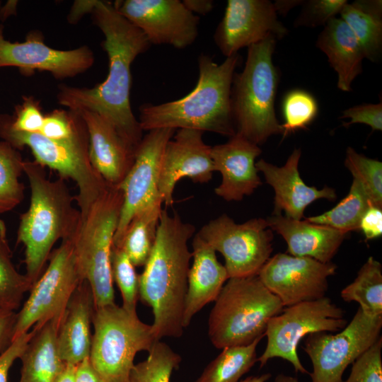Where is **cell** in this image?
<instances>
[{"label": "cell", "instance_id": "obj_49", "mask_svg": "<svg viewBox=\"0 0 382 382\" xmlns=\"http://www.w3.org/2000/svg\"><path fill=\"white\" fill-rule=\"evenodd\" d=\"M95 1H77L74 3V7L69 13V21H76L78 18L81 16L84 12L92 11Z\"/></svg>", "mask_w": 382, "mask_h": 382}, {"label": "cell", "instance_id": "obj_33", "mask_svg": "<svg viewBox=\"0 0 382 382\" xmlns=\"http://www.w3.org/2000/svg\"><path fill=\"white\" fill-rule=\"evenodd\" d=\"M11 258L6 227L4 221L0 219V308L16 311L33 283L26 274L16 270Z\"/></svg>", "mask_w": 382, "mask_h": 382}, {"label": "cell", "instance_id": "obj_23", "mask_svg": "<svg viewBox=\"0 0 382 382\" xmlns=\"http://www.w3.org/2000/svg\"><path fill=\"white\" fill-rule=\"evenodd\" d=\"M192 245L193 262L187 276L183 316L184 328L202 308L215 301L229 279L225 266L216 257V251L197 234L193 238Z\"/></svg>", "mask_w": 382, "mask_h": 382}, {"label": "cell", "instance_id": "obj_19", "mask_svg": "<svg viewBox=\"0 0 382 382\" xmlns=\"http://www.w3.org/2000/svg\"><path fill=\"white\" fill-rule=\"evenodd\" d=\"M94 61L88 46L59 50L46 45L37 34L30 33L23 42H11L0 34V67L16 66L25 73L45 71L61 79L84 72Z\"/></svg>", "mask_w": 382, "mask_h": 382}, {"label": "cell", "instance_id": "obj_31", "mask_svg": "<svg viewBox=\"0 0 382 382\" xmlns=\"http://www.w3.org/2000/svg\"><path fill=\"white\" fill-rule=\"evenodd\" d=\"M347 302L355 301L370 316H382V266L369 257L359 270L354 280L340 292Z\"/></svg>", "mask_w": 382, "mask_h": 382}, {"label": "cell", "instance_id": "obj_32", "mask_svg": "<svg viewBox=\"0 0 382 382\" xmlns=\"http://www.w3.org/2000/svg\"><path fill=\"white\" fill-rule=\"evenodd\" d=\"M371 204L362 187L354 179L349 193L336 206L321 214L308 217L306 220L347 233L359 229L360 220Z\"/></svg>", "mask_w": 382, "mask_h": 382}, {"label": "cell", "instance_id": "obj_53", "mask_svg": "<svg viewBox=\"0 0 382 382\" xmlns=\"http://www.w3.org/2000/svg\"><path fill=\"white\" fill-rule=\"evenodd\" d=\"M273 382H300L296 378L283 374L277 375Z\"/></svg>", "mask_w": 382, "mask_h": 382}, {"label": "cell", "instance_id": "obj_11", "mask_svg": "<svg viewBox=\"0 0 382 382\" xmlns=\"http://www.w3.org/2000/svg\"><path fill=\"white\" fill-rule=\"evenodd\" d=\"M347 324L343 309L326 296L288 306L268 321L267 345L257 361L262 368L270 359L279 357L290 362L296 372L308 374L296 351L301 339L316 332H339Z\"/></svg>", "mask_w": 382, "mask_h": 382}, {"label": "cell", "instance_id": "obj_48", "mask_svg": "<svg viewBox=\"0 0 382 382\" xmlns=\"http://www.w3.org/2000/svg\"><path fill=\"white\" fill-rule=\"evenodd\" d=\"M185 6L193 14L206 15L214 8V1L212 0H183Z\"/></svg>", "mask_w": 382, "mask_h": 382}, {"label": "cell", "instance_id": "obj_25", "mask_svg": "<svg viewBox=\"0 0 382 382\" xmlns=\"http://www.w3.org/2000/svg\"><path fill=\"white\" fill-rule=\"evenodd\" d=\"M95 303L91 287L83 282L73 294L57 332V344L64 363L78 364L89 357L91 324Z\"/></svg>", "mask_w": 382, "mask_h": 382}, {"label": "cell", "instance_id": "obj_20", "mask_svg": "<svg viewBox=\"0 0 382 382\" xmlns=\"http://www.w3.org/2000/svg\"><path fill=\"white\" fill-rule=\"evenodd\" d=\"M261 152L258 145L238 133L227 142L212 146L214 171L222 178L215 194L228 202L241 201L251 195L262 184L255 166Z\"/></svg>", "mask_w": 382, "mask_h": 382}, {"label": "cell", "instance_id": "obj_29", "mask_svg": "<svg viewBox=\"0 0 382 382\" xmlns=\"http://www.w3.org/2000/svg\"><path fill=\"white\" fill-rule=\"evenodd\" d=\"M162 202H156L139 212L129 222L121 241V248L134 267L146 263L155 243L162 211Z\"/></svg>", "mask_w": 382, "mask_h": 382}, {"label": "cell", "instance_id": "obj_18", "mask_svg": "<svg viewBox=\"0 0 382 382\" xmlns=\"http://www.w3.org/2000/svg\"><path fill=\"white\" fill-rule=\"evenodd\" d=\"M204 132L180 129L166 144L162 156L158 192L166 207L174 203L176 183L187 177L194 183L209 182L214 171L212 146L203 139Z\"/></svg>", "mask_w": 382, "mask_h": 382}, {"label": "cell", "instance_id": "obj_2", "mask_svg": "<svg viewBox=\"0 0 382 382\" xmlns=\"http://www.w3.org/2000/svg\"><path fill=\"white\" fill-rule=\"evenodd\" d=\"M195 226L175 213L162 209L154 245L139 275V296L151 307V325L158 340L179 337L183 332V316L192 252L188 241Z\"/></svg>", "mask_w": 382, "mask_h": 382}, {"label": "cell", "instance_id": "obj_17", "mask_svg": "<svg viewBox=\"0 0 382 382\" xmlns=\"http://www.w3.org/2000/svg\"><path fill=\"white\" fill-rule=\"evenodd\" d=\"M287 33L270 1L228 0L214 40L222 54L228 57L269 35L282 39Z\"/></svg>", "mask_w": 382, "mask_h": 382}, {"label": "cell", "instance_id": "obj_15", "mask_svg": "<svg viewBox=\"0 0 382 382\" xmlns=\"http://www.w3.org/2000/svg\"><path fill=\"white\" fill-rule=\"evenodd\" d=\"M117 11L138 28L151 45L184 49L197 40L199 16L180 0H122L112 3Z\"/></svg>", "mask_w": 382, "mask_h": 382}, {"label": "cell", "instance_id": "obj_46", "mask_svg": "<svg viewBox=\"0 0 382 382\" xmlns=\"http://www.w3.org/2000/svg\"><path fill=\"white\" fill-rule=\"evenodd\" d=\"M16 311L0 308V354L13 341Z\"/></svg>", "mask_w": 382, "mask_h": 382}, {"label": "cell", "instance_id": "obj_13", "mask_svg": "<svg viewBox=\"0 0 382 382\" xmlns=\"http://www.w3.org/2000/svg\"><path fill=\"white\" fill-rule=\"evenodd\" d=\"M224 257L229 278L257 274L272 252V231L266 219L236 224L224 214L209 221L197 233Z\"/></svg>", "mask_w": 382, "mask_h": 382}, {"label": "cell", "instance_id": "obj_38", "mask_svg": "<svg viewBox=\"0 0 382 382\" xmlns=\"http://www.w3.org/2000/svg\"><path fill=\"white\" fill-rule=\"evenodd\" d=\"M110 267L112 280L116 282L122 296V307L129 313H137L139 275L126 253L113 245L110 251Z\"/></svg>", "mask_w": 382, "mask_h": 382}, {"label": "cell", "instance_id": "obj_42", "mask_svg": "<svg viewBox=\"0 0 382 382\" xmlns=\"http://www.w3.org/2000/svg\"><path fill=\"white\" fill-rule=\"evenodd\" d=\"M45 115L37 101L33 98H26L17 110L14 118H10L13 129L27 133H40L42 127Z\"/></svg>", "mask_w": 382, "mask_h": 382}, {"label": "cell", "instance_id": "obj_36", "mask_svg": "<svg viewBox=\"0 0 382 382\" xmlns=\"http://www.w3.org/2000/svg\"><path fill=\"white\" fill-rule=\"evenodd\" d=\"M345 166L362 187L372 205L382 207V163L357 152L346 150Z\"/></svg>", "mask_w": 382, "mask_h": 382}, {"label": "cell", "instance_id": "obj_26", "mask_svg": "<svg viewBox=\"0 0 382 382\" xmlns=\"http://www.w3.org/2000/svg\"><path fill=\"white\" fill-rule=\"evenodd\" d=\"M317 47L328 57L337 74V88L352 91V83L362 72L364 51L357 38L341 18H332L319 34Z\"/></svg>", "mask_w": 382, "mask_h": 382}, {"label": "cell", "instance_id": "obj_34", "mask_svg": "<svg viewBox=\"0 0 382 382\" xmlns=\"http://www.w3.org/2000/svg\"><path fill=\"white\" fill-rule=\"evenodd\" d=\"M23 162L18 149L6 141L0 142V214L18 206L24 198V185L19 180Z\"/></svg>", "mask_w": 382, "mask_h": 382}, {"label": "cell", "instance_id": "obj_5", "mask_svg": "<svg viewBox=\"0 0 382 382\" xmlns=\"http://www.w3.org/2000/svg\"><path fill=\"white\" fill-rule=\"evenodd\" d=\"M277 38L269 35L248 47L242 71L233 75L231 110L236 133L257 145L274 134H282L275 114L274 100L279 83L272 55Z\"/></svg>", "mask_w": 382, "mask_h": 382}, {"label": "cell", "instance_id": "obj_41", "mask_svg": "<svg viewBox=\"0 0 382 382\" xmlns=\"http://www.w3.org/2000/svg\"><path fill=\"white\" fill-rule=\"evenodd\" d=\"M382 338L353 363L350 374L341 382H382Z\"/></svg>", "mask_w": 382, "mask_h": 382}, {"label": "cell", "instance_id": "obj_35", "mask_svg": "<svg viewBox=\"0 0 382 382\" xmlns=\"http://www.w3.org/2000/svg\"><path fill=\"white\" fill-rule=\"evenodd\" d=\"M180 362V355L158 340L149 352L148 357L134 364L127 382H170L173 371Z\"/></svg>", "mask_w": 382, "mask_h": 382}, {"label": "cell", "instance_id": "obj_45", "mask_svg": "<svg viewBox=\"0 0 382 382\" xmlns=\"http://www.w3.org/2000/svg\"><path fill=\"white\" fill-rule=\"evenodd\" d=\"M359 229L362 231L367 240L381 236L382 234L381 208L371 204L360 220Z\"/></svg>", "mask_w": 382, "mask_h": 382}, {"label": "cell", "instance_id": "obj_44", "mask_svg": "<svg viewBox=\"0 0 382 382\" xmlns=\"http://www.w3.org/2000/svg\"><path fill=\"white\" fill-rule=\"evenodd\" d=\"M38 328H40L34 326L31 330L16 338L0 354V382H8V371L11 366L16 359H20Z\"/></svg>", "mask_w": 382, "mask_h": 382}, {"label": "cell", "instance_id": "obj_40", "mask_svg": "<svg viewBox=\"0 0 382 382\" xmlns=\"http://www.w3.org/2000/svg\"><path fill=\"white\" fill-rule=\"evenodd\" d=\"M347 2V0L304 1L303 8L296 18L294 25L308 28L325 26L340 13Z\"/></svg>", "mask_w": 382, "mask_h": 382}, {"label": "cell", "instance_id": "obj_12", "mask_svg": "<svg viewBox=\"0 0 382 382\" xmlns=\"http://www.w3.org/2000/svg\"><path fill=\"white\" fill-rule=\"evenodd\" d=\"M381 329L382 316H368L359 307L337 333L320 331L307 335L303 350L313 365L311 382H341L347 367L381 337Z\"/></svg>", "mask_w": 382, "mask_h": 382}, {"label": "cell", "instance_id": "obj_51", "mask_svg": "<svg viewBox=\"0 0 382 382\" xmlns=\"http://www.w3.org/2000/svg\"><path fill=\"white\" fill-rule=\"evenodd\" d=\"M303 1L301 0H278L273 4L277 14L286 16L292 8L303 4Z\"/></svg>", "mask_w": 382, "mask_h": 382}, {"label": "cell", "instance_id": "obj_8", "mask_svg": "<svg viewBox=\"0 0 382 382\" xmlns=\"http://www.w3.org/2000/svg\"><path fill=\"white\" fill-rule=\"evenodd\" d=\"M0 136L16 149L28 147L37 163L56 170L64 180L70 178L76 183L79 193L75 199L81 219L109 187L91 163L88 136L84 121L71 139L54 141L40 133L15 130L11 126L10 118L2 117Z\"/></svg>", "mask_w": 382, "mask_h": 382}, {"label": "cell", "instance_id": "obj_52", "mask_svg": "<svg viewBox=\"0 0 382 382\" xmlns=\"http://www.w3.org/2000/svg\"><path fill=\"white\" fill-rule=\"evenodd\" d=\"M270 377L271 374L270 373H267L260 376H248L239 382H266Z\"/></svg>", "mask_w": 382, "mask_h": 382}, {"label": "cell", "instance_id": "obj_37", "mask_svg": "<svg viewBox=\"0 0 382 382\" xmlns=\"http://www.w3.org/2000/svg\"><path fill=\"white\" fill-rule=\"evenodd\" d=\"M284 124L282 136L285 137L299 129H306L317 117L318 105L310 93L294 89L284 96L282 105Z\"/></svg>", "mask_w": 382, "mask_h": 382}, {"label": "cell", "instance_id": "obj_50", "mask_svg": "<svg viewBox=\"0 0 382 382\" xmlns=\"http://www.w3.org/2000/svg\"><path fill=\"white\" fill-rule=\"evenodd\" d=\"M76 365L65 363V366L54 382H75Z\"/></svg>", "mask_w": 382, "mask_h": 382}, {"label": "cell", "instance_id": "obj_24", "mask_svg": "<svg viewBox=\"0 0 382 382\" xmlns=\"http://www.w3.org/2000/svg\"><path fill=\"white\" fill-rule=\"evenodd\" d=\"M266 220L270 229L284 239L289 255L308 257L323 263L330 262L347 234L327 226L282 214H273Z\"/></svg>", "mask_w": 382, "mask_h": 382}, {"label": "cell", "instance_id": "obj_43", "mask_svg": "<svg viewBox=\"0 0 382 382\" xmlns=\"http://www.w3.org/2000/svg\"><path fill=\"white\" fill-rule=\"evenodd\" d=\"M341 119L349 118L350 121L343 122V126L361 123L370 126L372 131L382 130V103H363L354 105L342 111Z\"/></svg>", "mask_w": 382, "mask_h": 382}, {"label": "cell", "instance_id": "obj_3", "mask_svg": "<svg viewBox=\"0 0 382 382\" xmlns=\"http://www.w3.org/2000/svg\"><path fill=\"white\" fill-rule=\"evenodd\" d=\"M240 59L236 54L218 64L202 53L197 59L199 76L193 90L178 100L141 105L138 120L141 129H192L233 136L231 90Z\"/></svg>", "mask_w": 382, "mask_h": 382}, {"label": "cell", "instance_id": "obj_16", "mask_svg": "<svg viewBox=\"0 0 382 382\" xmlns=\"http://www.w3.org/2000/svg\"><path fill=\"white\" fill-rule=\"evenodd\" d=\"M336 270L331 262L279 253L267 260L257 276L283 306L288 307L325 296L328 278Z\"/></svg>", "mask_w": 382, "mask_h": 382}, {"label": "cell", "instance_id": "obj_4", "mask_svg": "<svg viewBox=\"0 0 382 382\" xmlns=\"http://www.w3.org/2000/svg\"><path fill=\"white\" fill-rule=\"evenodd\" d=\"M44 168L35 161L23 162L30 201L20 217L17 243L24 245L25 274L33 284L43 272L56 242L73 238L81 224L79 209L74 206L65 180H50Z\"/></svg>", "mask_w": 382, "mask_h": 382}, {"label": "cell", "instance_id": "obj_39", "mask_svg": "<svg viewBox=\"0 0 382 382\" xmlns=\"http://www.w3.org/2000/svg\"><path fill=\"white\" fill-rule=\"evenodd\" d=\"M68 110H54L45 115L40 133L54 141H65L74 137L83 120L78 112Z\"/></svg>", "mask_w": 382, "mask_h": 382}, {"label": "cell", "instance_id": "obj_22", "mask_svg": "<svg viewBox=\"0 0 382 382\" xmlns=\"http://www.w3.org/2000/svg\"><path fill=\"white\" fill-rule=\"evenodd\" d=\"M301 156L300 149H296L283 166H277L264 159L255 163L258 171L274 190V210L273 214L301 220L306 208L314 201L327 199L333 201L337 195L333 188L325 187L317 189L307 185L299 172V163Z\"/></svg>", "mask_w": 382, "mask_h": 382}, {"label": "cell", "instance_id": "obj_28", "mask_svg": "<svg viewBox=\"0 0 382 382\" xmlns=\"http://www.w3.org/2000/svg\"><path fill=\"white\" fill-rule=\"evenodd\" d=\"M340 14L357 38L365 58L378 62L382 55V1H347Z\"/></svg>", "mask_w": 382, "mask_h": 382}, {"label": "cell", "instance_id": "obj_10", "mask_svg": "<svg viewBox=\"0 0 382 382\" xmlns=\"http://www.w3.org/2000/svg\"><path fill=\"white\" fill-rule=\"evenodd\" d=\"M73 238L62 241L52 251L47 267L16 313L13 341L34 326L41 328L52 320L62 322L73 294L84 282L78 268Z\"/></svg>", "mask_w": 382, "mask_h": 382}, {"label": "cell", "instance_id": "obj_9", "mask_svg": "<svg viewBox=\"0 0 382 382\" xmlns=\"http://www.w3.org/2000/svg\"><path fill=\"white\" fill-rule=\"evenodd\" d=\"M90 361L104 382H127L137 352L158 341L152 325L115 303L95 308Z\"/></svg>", "mask_w": 382, "mask_h": 382}, {"label": "cell", "instance_id": "obj_21", "mask_svg": "<svg viewBox=\"0 0 382 382\" xmlns=\"http://www.w3.org/2000/svg\"><path fill=\"white\" fill-rule=\"evenodd\" d=\"M76 112L86 127L92 166L108 185L118 187L134 163L135 149L99 114L88 110Z\"/></svg>", "mask_w": 382, "mask_h": 382}, {"label": "cell", "instance_id": "obj_14", "mask_svg": "<svg viewBox=\"0 0 382 382\" xmlns=\"http://www.w3.org/2000/svg\"><path fill=\"white\" fill-rule=\"evenodd\" d=\"M175 131L170 128L149 131L136 148L134 163L118 187L123 194V203L113 245L120 243L132 219L139 212L162 202L158 188L161 163L165 146Z\"/></svg>", "mask_w": 382, "mask_h": 382}, {"label": "cell", "instance_id": "obj_1", "mask_svg": "<svg viewBox=\"0 0 382 382\" xmlns=\"http://www.w3.org/2000/svg\"><path fill=\"white\" fill-rule=\"evenodd\" d=\"M91 13L95 25L105 37L103 47L108 57V76L103 82L91 88L60 86L57 100L68 110L91 111L105 117L136 149L143 130L131 108V65L151 45L112 3L96 0Z\"/></svg>", "mask_w": 382, "mask_h": 382}, {"label": "cell", "instance_id": "obj_6", "mask_svg": "<svg viewBox=\"0 0 382 382\" xmlns=\"http://www.w3.org/2000/svg\"><path fill=\"white\" fill-rule=\"evenodd\" d=\"M283 308L257 274L229 278L210 312L209 337L218 349L250 345L265 336L268 321Z\"/></svg>", "mask_w": 382, "mask_h": 382}, {"label": "cell", "instance_id": "obj_7", "mask_svg": "<svg viewBox=\"0 0 382 382\" xmlns=\"http://www.w3.org/2000/svg\"><path fill=\"white\" fill-rule=\"evenodd\" d=\"M122 203L121 190L109 186L81 219L73 238L78 268L91 287L95 308L115 303L110 251Z\"/></svg>", "mask_w": 382, "mask_h": 382}, {"label": "cell", "instance_id": "obj_30", "mask_svg": "<svg viewBox=\"0 0 382 382\" xmlns=\"http://www.w3.org/2000/svg\"><path fill=\"white\" fill-rule=\"evenodd\" d=\"M262 338L248 345L224 347L193 382H239L257 362L256 348Z\"/></svg>", "mask_w": 382, "mask_h": 382}, {"label": "cell", "instance_id": "obj_27", "mask_svg": "<svg viewBox=\"0 0 382 382\" xmlns=\"http://www.w3.org/2000/svg\"><path fill=\"white\" fill-rule=\"evenodd\" d=\"M60 322L52 320L37 329L20 357L19 382H54L65 363L59 357L57 337Z\"/></svg>", "mask_w": 382, "mask_h": 382}, {"label": "cell", "instance_id": "obj_47", "mask_svg": "<svg viewBox=\"0 0 382 382\" xmlns=\"http://www.w3.org/2000/svg\"><path fill=\"white\" fill-rule=\"evenodd\" d=\"M75 382H104L93 367L89 357L76 364Z\"/></svg>", "mask_w": 382, "mask_h": 382}]
</instances>
